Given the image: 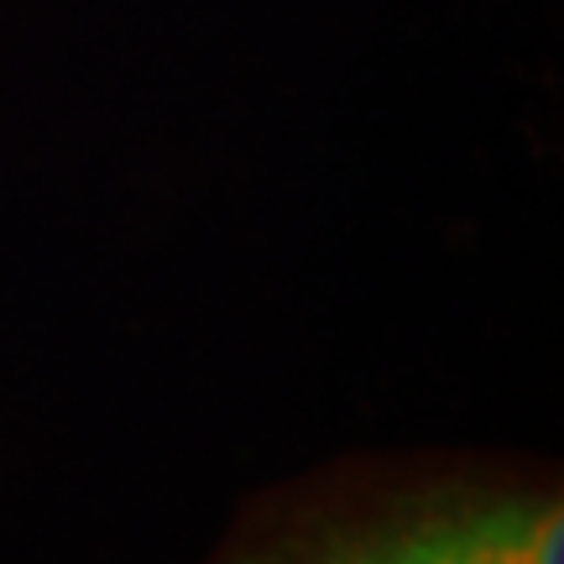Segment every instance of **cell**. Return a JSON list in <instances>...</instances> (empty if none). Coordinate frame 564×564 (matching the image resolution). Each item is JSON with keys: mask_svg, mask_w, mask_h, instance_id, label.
<instances>
[{"mask_svg": "<svg viewBox=\"0 0 564 564\" xmlns=\"http://www.w3.org/2000/svg\"><path fill=\"white\" fill-rule=\"evenodd\" d=\"M230 564H560V497L539 481H408L329 497Z\"/></svg>", "mask_w": 564, "mask_h": 564, "instance_id": "cell-1", "label": "cell"}]
</instances>
